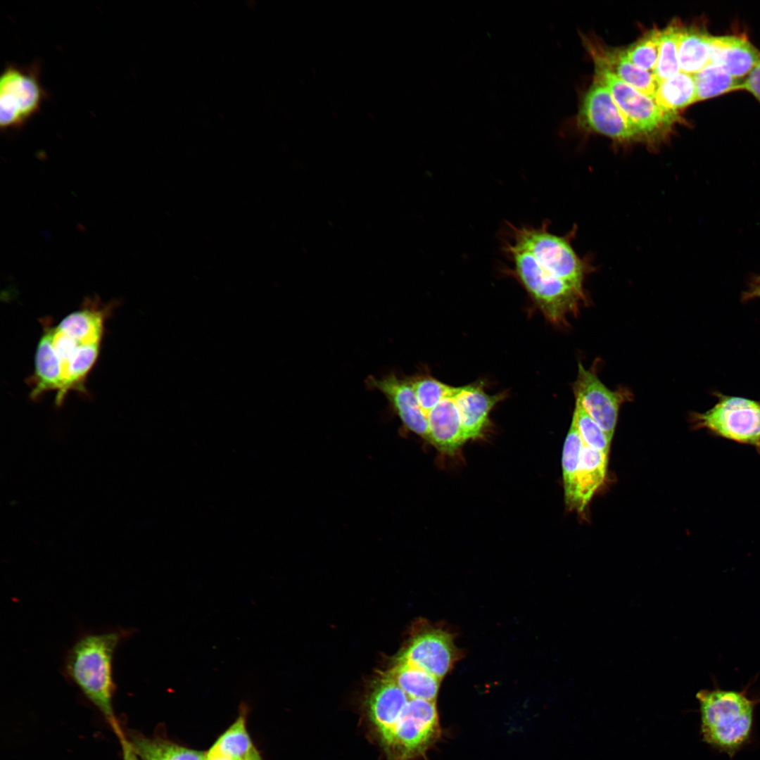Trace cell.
<instances>
[{"instance_id": "obj_1", "label": "cell", "mask_w": 760, "mask_h": 760, "mask_svg": "<svg viewBox=\"0 0 760 760\" xmlns=\"http://www.w3.org/2000/svg\"><path fill=\"white\" fill-rule=\"evenodd\" d=\"M134 633V628L122 627L82 631L68 649L62 664L63 676L102 713L117 735L122 730L113 707L114 658L118 647Z\"/></svg>"}, {"instance_id": "obj_2", "label": "cell", "mask_w": 760, "mask_h": 760, "mask_svg": "<svg viewBox=\"0 0 760 760\" xmlns=\"http://www.w3.org/2000/svg\"><path fill=\"white\" fill-rule=\"evenodd\" d=\"M752 683L737 691L722 689L714 680L712 689L700 690L696 695L703 741L730 759L752 738L754 711L760 703V696H749L748 690Z\"/></svg>"}, {"instance_id": "obj_3", "label": "cell", "mask_w": 760, "mask_h": 760, "mask_svg": "<svg viewBox=\"0 0 760 760\" xmlns=\"http://www.w3.org/2000/svg\"><path fill=\"white\" fill-rule=\"evenodd\" d=\"M521 282L546 318L564 323L569 315H576L585 296L583 289L560 279L544 270L526 249L507 240L503 247Z\"/></svg>"}, {"instance_id": "obj_4", "label": "cell", "mask_w": 760, "mask_h": 760, "mask_svg": "<svg viewBox=\"0 0 760 760\" xmlns=\"http://www.w3.org/2000/svg\"><path fill=\"white\" fill-rule=\"evenodd\" d=\"M509 227L507 240L528 251L552 275L583 289L588 267L578 258L567 237L550 232L547 224L538 227Z\"/></svg>"}, {"instance_id": "obj_5", "label": "cell", "mask_w": 760, "mask_h": 760, "mask_svg": "<svg viewBox=\"0 0 760 760\" xmlns=\"http://www.w3.org/2000/svg\"><path fill=\"white\" fill-rule=\"evenodd\" d=\"M716 403L693 412L692 422L717 437L750 445L760 454V400L716 393Z\"/></svg>"}, {"instance_id": "obj_6", "label": "cell", "mask_w": 760, "mask_h": 760, "mask_svg": "<svg viewBox=\"0 0 760 760\" xmlns=\"http://www.w3.org/2000/svg\"><path fill=\"white\" fill-rule=\"evenodd\" d=\"M43 327L61 379L56 405L61 406L67 394L72 391L88 396L86 380L99 357L101 343L75 336L50 322L47 324V321H44Z\"/></svg>"}, {"instance_id": "obj_7", "label": "cell", "mask_w": 760, "mask_h": 760, "mask_svg": "<svg viewBox=\"0 0 760 760\" xmlns=\"http://www.w3.org/2000/svg\"><path fill=\"white\" fill-rule=\"evenodd\" d=\"M441 733L436 701L410 698L405 716L381 748L386 760H415L426 754Z\"/></svg>"}, {"instance_id": "obj_8", "label": "cell", "mask_w": 760, "mask_h": 760, "mask_svg": "<svg viewBox=\"0 0 760 760\" xmlns=\"http://www.w3.org/2000/svg\"><path fill=\"white\" fill-rule=\"evenodd\" d=\"M595 65L596 80L609 90L615 103L637 137L652 138L672 124L677 116L664 112L653 97L624 82L605 67Z\"/></svg>"}, {"instance_id": "obj_9", "label": "cell", "mask_w": 760, "mask_h": 760, "mask_svg": "<svg viewBox=\"0 0 760 760\" xmlns=\"http://www.w3.org/2000/svg\"><path fill=\"white\" fill-rule=\"evenodd\" d=\"M45 96L37 67L6 66L0 77L1 129L23 126L39 110Z\"/></svg>"}, {"instance_id": "obj_10", "label": "cell", "mask_w": 760, "mask_h": 760, "mask_svg": "<svg viewBox=\"0 0 760 760\" xmlns=\"http://www.w3.org/2000/svg\"><path fill=\"white\" fill-rule=\"evenodd\" d=\"M410 699L385 672L369 683L362 710L370 736L380 747L405 716Z\"/></svg>"}, {"instance_id": "obj_11", "label": "cell", "mask_w": 760, "mask_h": 760, "mask_svg": "<svg viewBox=\"0 0 760 760\" xmlns=\"http://www.w3.org/2000/svg\"><path fill=\"white\" fill-rule=\"evenodd\" d=\"M574 391L576 400L612 440L620 407L631 400V392L625 388L609 389L595 372L585 369L581 362H578Z\"/></svg>"}, {"instance_id": "obj_12", "label": "cell", "mask_w": 760, "mask_h": 760, "mask_svg": "<svg viewBox=\"0 0 760 760\" xmlns=\"http://www.w3.org/2000/svg\"><path fill=\"white\" fill-rule=\"evenodd\" d=\"M457 654L449 633L425 628L412 635L397 659L419 667L441 680L452 669Z\"/></svg>"}, {"instance_id": "obj_13", "label": "cell", "mask_w": 760, "mask_h": 760, "mask_svg": "<svg viewBox=\"0 0 760 760\" xmlns=\"http://www.w3.org/2000/svg\"><path fill=\"white\" fill-rule=\"evenodd\" d=\"M583 127L619 141L637 138L609 90L596 80L585 95L578 115Z\"/></svg>"}, {"instance_id": "obj_14", "label": "cell", "mask_w": 760, "mask_h": 760, "mask_svg": "<svg viewBox=\"0 0 760 760\" xmlns=\"http://www.w3.org/2000/svg\"><path fill=\"white\" fill-rule=\"evenodd\" d=\"M456 388L426 416L429 426L427 442L448 454L455 452L464 443L455 400Z\"/></svg>"}, {"instance_id": "obj_15", "label": "cell", "mask_w": 760, "mask_h": 760, "mask_svg": "<svg viewBox=\"0 0 760 760\" xmlns=\"http://www.w3.org/2000/svg\"><path fill=\"white\" fill-rule=\"evenodd\" d=\"M502 395H489L479 384L456 388L455 400L464 442L479 438L488 422V415Z\"/></svg>"}, {"instance_id": "obj_16", "label": "cell", "mask_w": 760, "mask_h": 760, "mask_svg": "<svg viewBox=\"0 0 760 760\" xmlns=\"http://www.w3.org/2000/svg\"><path fill=\"white\" fill-rule=\"evenodd\" d=\"M759 61L760 51L747 39L712 36L709 63L720 65L734 77L745 78Z\"/></svg>"}, {"instance_id": "obj_17", "label": "cell", "mask_w": 760, "mask_h": 760, "mask_svg": "<svg viewBox=\"0 0 760 760\" xmlns=\"http://www.w3.org/2000/svg\"><path fill=\"white\" fill-rule=\"evenodd\" d=\"M587 45L595 64L605 67L624 82L654 98L659 85L654 75L635 66L628 58L625 50L604 48L590 41Z\"/></svg>"}, {"instance_id": "obj_18", "label": "cell", "mask_w": 760, "mask_h": 760, "mask_svg": "<svg viewBox=\"0 0 760 760\" xmlns=\"http://www.w3.org/2000/svg\"><path fill=\"white\" fill-rule=\"evenodd\" d=\"M385 673L410 698L436 701L441 680L425 670L397 659Z\"/></svg>"}, {"instance_id": "obj_19", "label": "cell", "mask_w": 760, "mask_h": 760, "mask_svg": "<svg viewBox=\"0 0 760 760\" xmlns=\"http://www.w3.org/2000/svg\"><path fill=\"white\" fill-rule=\"evenodd\" d=\"M711 37L703 28L681 27L678 49L680 71L693 75L709 63Z\"/></svg>"}, {"instance_id": "obj_20", "label": "cell", "mask_w": 760, "mask_h": 760, "mask_svg": "<svg viewBox=\"0 0 760 760\" xmlns=\"http://www.w3.org/2000/svg\"><path fill=\"white\" fill-rule=\"evenodd\" d=\"M608 454L583 444L578 472V512H583L602 484L607 472Z\"/></svg>"}, {"instance_id": "obj_21", "label": "cell", "mask_w": 760, "mask_h": 760, "mask_svg": "<svg viewBox=\"0 0 760 760\" xmlns=\"http://www.w3.org/2000/svg\"><path fill=\"white\" fill-rule=\"evenodd\" d=\"M654 99L664 112L677 116L678 110L696 102L693 75L680 71L659 83Z\"/></svg>"}, {"instance_id": "obj_22", "label": "cell", "mask_w": 760, "mask_h": 760, "mask_svg": "<svg viewBox=\"0 0 760 760\" xmlns=\"http://www.w3.org/2000/svg\"><path fill=\"white\" fill-rule=\"evenodd\" d=\"M583 444L576 423L572 419L564 443L562 463L565 502L569 509L577 511L578 472Z\"/></svg>"}, {"instance_id": "obj_23", "label": "cell", "mask_w": 760, "mask_h": 760, "mask_svg": "<svg viewBox=\"0 0 760 760\" xmlns=\"http://www.w3.org/2000/svg\"><path fill=\"white\" fill-rule=\"evenodd\" d=\"M696 101L711 99L723 94L743 89L744 79L735 78L722 67L709 63L693 75Z\"/></svg>"}, {"instance_id": "obj_24", "label": "cell", "mask_w": 760, "mask_h": 760, "mask_svg": "<svg viewBox=\"0 0 760 760\" xmlns=\"http://www.w3.org/2000/svg\"><path fill=\"white\" fill-rule=\"evenodd\" d=\"M141 760H205L206 754L158 739L134 737L130 741Z\"/></svg>"}, {"instance_id": "obj_25", "label": "cell", "mask_w": 760, "mask_h": 760, "mask_svg": "<svg viewBox=\"0 0 760 760\" xmlns=\"http://www.w3.org/2000/svg\"><path fill=\"white\" fill-rule=\"evenodd\" d=\"M681 26L672 23L661 31L657 65L654 75L658 84L680 72L678 60V40Z\"/></svg>"}, {"instance_id": "obj_26", "label": "cell", "mask_w": 760, "mask_h": 760, "mask_svg": "<svg viewBox=\"0 0 760 760\" xmlns=\"http://www.w3.org/2000/svg\"><path fill=\"white\" fill-rule=\"evenodd\" d=\"M211 749L235 760H246L257 751L246 730L244 716H240Z\"/></svg>"}, {"instance_id": "obj_27", "label": "cell", "mask_w": 760, "mask_h": 760, "mask_svg": "<svg viewBox=\"0 0 760 760\" xmlns=\"http://www.w3.org/2000/svg\"><path fill=\"white\" fill-rule=\"evenodd\" d=\"M661 31L652 29L624 49L628 58L635 66L653 74L658 58Z\"/></svg>"}, {"instance_id": "obj_28", "label": "cell", "mask_w": 760, "mask_h": 760, "mask_svg": "<svg viewBox=\"0 0 760 760\" xmlns=\"http://www.w3.org/2000/svg\"><path fill=\"white\" fill-rule=\"evenodd\" d=\"M572 419L585 445L608 454L612 440L577 400Z\"/></svg>"}, {"instance_id": "obj_29", "label": "cell", "mask_w": 760, "mask_h": 760, "mask_svg": "<svg viewBox=\"0 0 760 760\" xmlns=\"http://www.w3.org/2000/svg\"><path fill=\"white\" fill-rule=\"evenodd\" d=\"M743 89L751 93L760 102V61L745 78Z\"/></svg>"}, {"instance_id": "obj_30", "label": "cell", "mask_w": 760, "mask_h": 760, "mask_svg": "<svg viewBox=\"0 0 760 760\" xmlns=\"http://www.w3.org/2000/svg\"><path fill=\"white\" fill-rule=\"evenodd\" d=\"M754 298H760V275L754 276L749 283V286L742 296L743 301H748Z\"/></svg>"}, {"instance_id": "obj_31", "label": "cell", "mask_w": 760, "mask_h": 760, "mask_svg": "<svg viewBox=\"0 0 760 760\" xmlns=\"http://www.w3.org/2000/svg\"><path fill=\"white\" fill-rule=\"evenodd\" d=\"M118 736L122 748L123 760H139V756L133 749L131 742L127 739L123 732L122 731L120 733Z\"/></svg>"}, {"instance_id": "obj_32", "label": "cell", "mask_w": 760, "mask_h": 760, "mask_svg": "<svg viewBox=\"0 0 760 760\" xmlns=\"http://www.w3.org/2000/svg\"><path fill=\"white\" fill-rule=\"evenodd\" d=\"M205 760H235L229 756L222 755L210 748L206 754Z\"/></svg>"}, {"instance_id": "obj_33", "label": "cell", "mask_w": 760, "mask_h": 760, "mask_svg": "<svg viewBox=\"0 0 760 760\" xmlns=\"http://www.w3.org/2000/svg\"><path fill=\"white\" fill-rule=\"evenodd\" d=\"M246 760H262V759H261L258 752L257 751H255L253 754H251Z\"/></svg>"}]
</instances>
